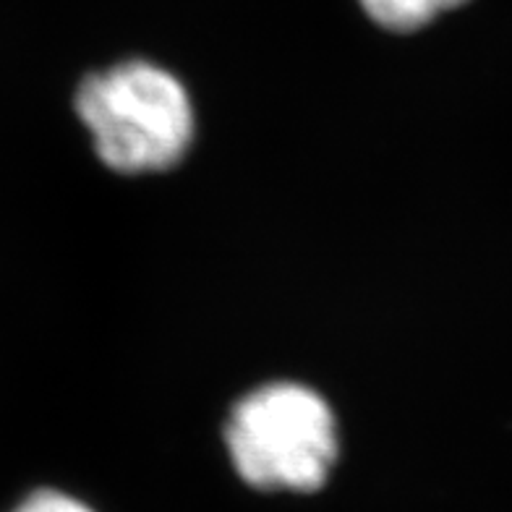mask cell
<instances>
[{"label": "cell", "instance_id": "2", "mask_svg": "<svg viewBox=\"0 0 512 512\" xmlns=\"http://www.w3.org/2000/svg\"><path fill=\"white\" fill-rule=\"evenodd\" d=\"M225 445L254 489L317 492L337 460L335 413L306 384H264L236 403Z\"/></svg>", "mask_w": 512, "mask_h": 512}, {"label": "cell", "instance_id": "1", "mask_svg": "<svg viewBox=\"0 0 512 512\" xmlns=\"http://www.w3.org/2000/svg\"><path fill=\"white\" fill-rule=\"evenodd\" d=\"M76 113L100 160L118 173L173 168L194 139V108L176 76L147 61L92 74L76 92Z\"/></svg>", "mask_w": 512, "mask_h": 512}, {"label": "cell", "instance_id": "4", "mask_svg": "<svg viewBox=\"0 0 512 512\" xmlns=\"http://www.w3.org/2000/svg\"><path fill=\"white\" fill-rule=\"evenodd\" d=\"M14 512H95L79 499L68 497L55 489H40V492L29 494Z\"/></svg>", "mask_w": 512, "mask_h": 512}, {"label": "cell", "instance_id": "3", "mask_svg": "<svg viewBox=\"0 0 512 512\" xmlns=\"http://www.w3.org/2000/svg\"><path fill=\"white\" fill-rule=\"evenodd\" d=\"M369 19L390 32H413L465 0H358Z\"/></svg>", "mask_w": 512, "mask_h": 512}]
</instances>
